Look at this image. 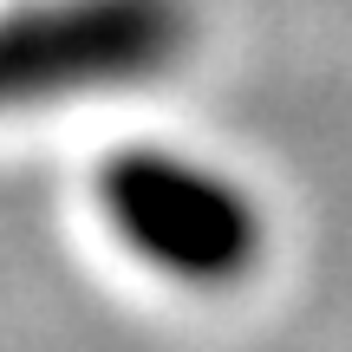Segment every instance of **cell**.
<instances>
[{
  "mask_svg": "<svg viewBox=\"0 0 352 352\" xmlns=\"http://www.w3.org/2000/svg\"><path fill=\"white\" fill-rule=\"evenodd\" d=\"M176 0H59L0 20V111L151 78L183 52Z\"/></svg>",
  "mask_w": 352,
  "mask_h": 352,
  "instance_id": "2",
  "label": "cell"
},
{
  "mask_svg": "<svg viewBox=\"0 0 352 352\" xmlns=\"http://www.w3.org/2000/svg\"><path fill=\"white\" fill-rule=\"evenodd\" d=\"M98 209L138 261L189 287H228L261 261V209L228 176L170 151H124L98 170Z\"/></svg>",
  "mask_w": 352,
  "mask_h": 352,
  "instance_id": "1",
  "label": "cell"
}]
</instances>
